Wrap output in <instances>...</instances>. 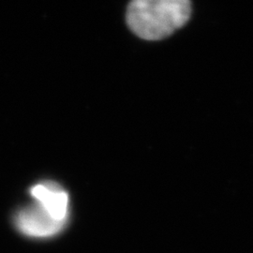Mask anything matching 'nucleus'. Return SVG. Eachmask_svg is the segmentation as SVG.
<instances>
[{
  "label": "nucleus",
  "mask_w": 253,
  "mask_h": 253,
  "mask_svg": "<svg viewBox=\"0 0 253 253\" xmlns=\"http://www.w3.org/2000/svg\"><path fill=\"white\" fill-rule=\"evenodd\" d=\"M189 0H135L126 9L130 30L146 41L167 38L183 27L190 17Z\"/></svg>",
  "instance_id": "obj_1"
},
{
  "label": "nucleus",
  "mask_w": 253,
  "mask_h": 253,
  "mask_svg": "<svg viewBox=\"0 0 253 253\" xmlns=\"http://www.w3.org/2000/svg\"><path fill=\"white\" fill-rule=\"evenodd\" d=\"M19 231L32 237H49L58 234L67 221L52 217L39 203L22 209L16 216Z\"/></svg>",
  "instance_id": "obj_2"
},
{
  "label": "nucleus",
  "mask_w": 253,
  "mask_h": 253,
  "mask_svg": "<svg viewBox=\"0 0 253 253\" xmlns=\"http://www.w3.org/2000/svg\"><path fill=\"white\" fill-rule=\"evenodd\" d=\"M31 195L52 217L67 221L69 217V195L57 184L46 182L38 184L30 190Z\"/></svg>",
  "instance_id": "obj_3"
}]
</instances>
